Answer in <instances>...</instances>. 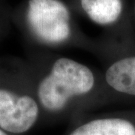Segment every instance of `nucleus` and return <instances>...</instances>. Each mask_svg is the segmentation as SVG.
<instances>
[{
	"instance_id": "1",
	"label": "nucleus",
	"mask_w": 135,
	"mask_h": 135,
	"mask_svg": "<svg viewBox=\"0 0 135 135\" xmlns=\"http://www.w3.org/2000/svg\"><path fill=\"white\" fill-rule=\"evenodd\" d=\"M95 85L94 74L84 64L69 58H59L53 63L48 75L37 87L38 103L51 113H58L73 98L84 96Z\"/></svg>"
},
{
	"instance_id": "2",
	"label": "nucleus",
	"mask_w": 135,
	"mask_h": 135,
	"mask_svg": "<svg viewBox=\"0 0 135 135\" xmlns=\"http://www.w3.org/2000/svg\"><path fill=\"white\" fill-rule=\"evenodd\" d=\"M27 20L32 32L46 43H62L71 33L70 13L60 0H29Z\"/></svg>"
},
{
	"instance_id": "3",
	"label": "nucleus",
	"mask_w": 135,
	"mask_h": 135,
	"mask_svg": "<svg viewBox=\"0 0 135 135\" xmlns=\"http://www.w3.org/2000/svg\"><path fill=\"white\" fill-rule=\"evenodd\" d=\"M39 117V103L32 96L0 88V129L10 135L31 130Z\"/></svg>"
},
{
	"instance_id": "4",
	"label": "nucleus",
	"mask_w": 135,
	"mask_h": 135,
	"mask_svg": "<svg viewBox=\"0 0 135 135\" xmlns=\"http://www.w3.org/2000/svg\"><path fill=\"white\" fill-rule=\"evenodd\" d=\"M68 135H135V121L124 117H103L84 122Z\"/></svg>"
},
{
	"instance_id": "5",
	"label": "nucleus",
	"mask_w": 135,
	"mask_h": 135,
	"mask_svg": "<svg viewBox=\"0 0 135 135\" xmlns=\"http://www.w3.org/2000/svg\"><path fill=\"white\" fill-rule=\"evenodd\" d=\"M105 81L114 91L135 96V56L112 63L106 70Z\"/></svg>"
},
{
	"instance_id": "6",
	"label": "nucleus",
	"mask_w": 135,
	"mask_h": 135,
	"mask_svg": "<svg viewBox=\"0 0 135 135\" xmlns=\"http://www.w3.org/2000/svg\"><path fill=\"white\" fill-rule=\"evenodd\" d=\"M80 3L87 16L100 25L116 22L123 10L121 0H80Z\"/></svg>"
},
{
	"instance_id": "7",
	"label": "nucleus",
	"mask_w": 135,
	"mask_h": 135,
	"mask_svg": "<svg viewBox=\"0 0 135 135\" xmlns=\"http://www.w3.org/2000/svg\"><path fill=\"white\" fill-rule=\"evenodd\" d=\"M0 135H10V134H8V133L5 132V131H3L2 129H0Z\"/></svg>"
}]
</instances>
